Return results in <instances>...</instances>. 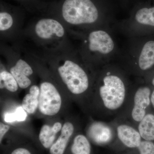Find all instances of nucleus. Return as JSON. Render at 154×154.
<instances>
[{
  "instance_id": "17",
  "label": "nucleus",
  "mask_w": 154,
  "mask_h": 154,
  "mask_svg": "<svg viewBox=\"0 0 154 154\" xmlns=\"http://www.w3.org/2000/svg\"><path fill=\"white\" fill-rule=\"evenodd\" d=\"M72 154H91V146L88 138L85 135L77 134L71 146Z\"/></svg>"
},
{
  "instance_id": "7",
  "label": "nucleus",
  "mask_w": 154,
  "mask_h": 154,
  "mask_svg": "<svg viewBox=\"0 0 154 154\" xmlns=\"http://www.w3.org/2000/svg\"><path fill=\"white\" fill-rule=\"evenodd\" d=\"M153 88L146 84L143 78L135 77L125 107L114 119L128 122L137 128L139 123L152 108L151 95Z\"/></svg>"
},
{
  "instance_id": "15",
  "label": "nucleus",
  "mask_w": 154,
  "mask_h": 154,
  "mask_svg": "<svg viewBox=\"0 0 154 154\" xmlns=\"http://www.w3.org/2000/svg\"><path fill=\"white\" fill-rule=\"evenodd\" d=\"M62 128L61 123L57 122L52 126L44 125L40 129L39 134V140L42 145L45 148H50L54 143L56 135Z\"/></svg>"
},
{
  "instance_id": "13",
  "label": "nucleus",
  "mask_w": 154,
  "mask_h": 154,
  "mask_svg": "<svg viewBox=\"0 0 154 154\" xmlns=\"http://www.w3.org/2000/svg\"><path fill=\"white\" fill-rule=\"evenodd\" d=\"M116 139L127 148L134 149L139 146L143 140L137 128L125 121L113 119Z\"/></svg>"
},
{
  "instance_id": "14",
  "label": "nucleus",
  "mask_w": 154,
  "mask_h": 154,
  "mask_svg": "<svg viewBox=\"0 0 154 154\" xmlns=\"http://www.w3.org/2000/svg\"><path fill=\"white\" fill-rule=\"evenodd\" d=\"M75 126L70 122H66L62 127L57 140L50 148L51 154H63L70 138L73 134Z\"/></svg>"
},
{
  "instance_id": "22",
  "label": "nucleus",
  "mask_w": 154,
  "mask_h": 154,
  "mask_svg": "<svg viewBox=\"0 0 154 154\" xmlns=\"http://www.w3.org/2000/svg\"><path fill=\"white\" fill-rule=\"evenodd\" d=\"M151 71L148 73L146 75L143 77V79L145 82L152 86L154 88V70H152Z\"/></svg>"
},
{
  "instance_id": "12",
  "label": "nucleus",
  "mask_w": 154,
  "mask_h": 154,
  "mask_svg": "<svg viewBox=\"0 0 154 154\" xmlns=\"http://www.w3.org/2000/svg\"><path fill=\"white\" fill-rule=\"evenodd\" d=\"M87 137L98 146H106L116 139V132L113 121L94 120L91 122L86 129Z\"/></svg>"
},
{
  "instance_id": "10",
  "label": "nucleus",
  "mask_w": 154,
  "mask_h": 154,
  "mask_svg": "<svg viewBox=\"0 0 154 154\" xmlns=\"http://www.w3.org/2000/svg\"><path fill=\"white\" fill-rule=\"evenodd\" d=\"M24 17L1 7L0 12L1 42L12 43L17 41L25 24Z\"/></svg>"
},
{
  "instance_id": "5",
  "label": "nucleus",
  "mask_w": 154,
  "mask_h": 154,
  "mask_svg": "<svg viewBox=\"0 0 154 154\" xmlns=\"http://www.w3.org/2000/svg\"><path fill=\"white\" fill-rule=\"evenodd\" d=\"M71 41L67 29L54 16L34 19L25 24L17 43L32 54L58 49Z\"/></svg>"
},
{
  "instance_id": "25",
  "label": "nucleus",
  "mask_w": 154,
  "mask_h": 154,
  "mask_svg": "<svg viewBox=\"0 0 154 154\" xmlns=\"http://www.w3.org/2000/svg\"><path fill=\"white\" fill-rule=\"evenodd\" d=\"M11 154H31L27 149L19 148L14 150Z\"/></svg>"
},
{
  "instance_id": "19",
  "label": "nucleus",
  "mask_w": 154,
  "mask_h": 154,
  "mask_svg": "<svg viewBox=\"0 0 154 154\" xmlns=\"http://www.w3.org/2000/svg\"><path fill=\"white\" fill-rule=\"evenodd\" d=\"M39 96L31 94H27L23 98L22 107L28 113L32 114L38 108Z\"/></svg>"
},
{
  "instance_id": "21",
  "label": "nucleus",
  "mask_w": 154,
  "mask_h": 154,
  "mask_svg": "<svg viewBox=\"0 0 154 154\" xmlns=\"http://www.w3.org/2000/svg\"><path fill=\"white\" fill-rule=\"evenodd\" d=\"M25 110L23 109L22 107H18L15 111L17 121L22 122L25 121L27 118V113Z\"/></svg>"
},
{
  "instance_id": "1",
  "label": "nucleus",
  "mask_w": 154,
  "mask_h": 154,
  "mask_svg": "<svg viewBox=\"0 0 154 154\" xmlns=\"http://www.w3.org/2000/svg\"><path fill=\"white\" fill-rule=\"evenodd\" d=\"M130 76L115 62L107 64L96 72L90 96L94 111L100 118L111 121L121 113L132 88L133 81Z\"/></svg>"
},
{
  "instance_id": "20",
  "label": "nucleus",
  "mask_w": 154,
  "mask_h": 154,
  "mask_svg": "<svg viewBox=\"0 0 154 154\" xmlns=\"http://www.w3.org/2000/svg\"><path fill=\"white\" fill-rule=\"evenodd\" d=\"M136 149L138 154H154V142L143 140Z\"/></svg>"
},
{
  "instance_id": "6",
  "label": "nucleus",
  "mask_w": 154,
  "mask_h": 154,
  "mask_svg": "<svg viewBox=\"0 0 154 154\" xmlns=\"http://www.w3.org/2000/svg\"><path fill=\"white\" fill-rule=\"evenodd\" d=\"M117 60L131 76L143 78L154 68V38L149 36L128 38Z\"/></svg>"
},
{
  "instance_id": "4",
  "label": "nucleus",
  "mask_w": 154,
  "mask_h": 154,
  "mask_svg": "<svg viewBox=\"0 0 154 154\" xmlns=\"http://www.w3.org/2000/svg\"><path fill=\"white\" fill-rule=\"evenodd\" d=\"M69 35L83 62L94 72L118 60L121 50L111 27H100Z\"/></svg>"
},
{
  "instance_id": "16",
  "label": "nucleus",
  "mask_w": 154,
  "mask_h": 154,
  "mask_svg": "<svg viewBox=\"0 0 154 154\" xmlns=\"http://www.w3.org/2000/svg\"><path fill=\"white\" fill-rule=\"evenodd\" d=\"M137 128L143 140L154 141V113L150 110L139 123Z\"/></svg>"
},
{
  "instance_id": "27",
  "label": "nucleus",
  "mask_w": 154,
  "mask_h": 154,
  "mask_svg": "<svg viewBox=\"0 0 154 154\" xmlns=\"http://www.w3.org/2000/svg\"><path fill=\"white\" fill-rule=\"evenodd\" d=\"M121 1H127V0H121Z\"/></svg>"
},
{
  "instance_id": "2",
  "label": "nucleus",
  "mask_w": 154,
  "mask_h": 154,
  "mask_svg": "<svg viewBox=\"0 0 154 154\" xmlns=\"http://www.w3.org/2000/svg\"><path fill=\"white\" fill-rule=\"evenodd\" d=\"M33 55L49 66L72 94L90 96L96 72L83 62L72 40L58 49Z\"/></svg>"
},
{
  "instance_id": "26",
  "label": "nucleus",
  "mask_w": 154,
  "mask_h": 154,
  "mask_svg": "<svg viewBox=\"0 0 154 154\" xmlns=\"http://www.w3.org/2000/svg\"><path fill=\"white\" fill-rule=\"evenodd\" d=\"M151 103L152 109L154 110V88L152 91L151 95Z\"/></svg>"
},
{
  "instance_id": "11",
  "label": "nucleus",
  "mask_w": 154,
  "mask_h": 154,
  "mask_svg": "<svg viewBox=\"0 0 154 154\" xmlns=\"http://www.w3.org/2000/svg\"><path fill=\"white\" fill-rule=\"evenodd\" d=\"M38 109L45 115L52 116L60 110L62 99L55 85L50 81H43L40 84Z\"/></svg>"
},
{
  "instance_id": "23",
  "label": "nucleus",
  "mask_w": 154,
  "mask_h": 154,
  "mask_svg": "<svg viewBox=\"0 0 154 154\" xmlns=\"http://www.w3.org/2000/svg\"><path fill=\"white\" fill-rule=\"evenodd\" d=\"M10 126L1 122L0 123V142H2L4 136L8 131Z\"/></svg>"
},
{
  "instance_id": "8",
  "label": "nucleus",
  "mask_w": 154,
  "mask_h": 154,
  "mask_svg": "<svg viewBox=\"0 0 154 154\" xmlns=\"http://www.w3.org/2000/svg\"><path fill=\"white\" fill-rule=\"evenodd\" d=\"M113 27L127 38L149 36L154 31V6L137 3L128 17L116 22Z\"/></svg>"
},
{
  "instance_id": "18",
  "label": "nucleus",
  "mask_w": 154,
  "mask_h": 154,
  "mask_svg": "<svg viewBox=\"0 0 154 154\" xmlns=\"http://www.w3.org/2000/svg\"><path fill=\"white\" fill-rule=\"evenodd\" d=\"M0 87L1 89L5 88L10 92H17L19 86L14 76L9 71L1 70L0 72Z\"/></svg>"
},
{
  "instance_id": "3",
  "label": "nucleus",
  "mask_w": 154,
  "mask_h": 154,
  "mask_svg": "<svg viewBox=\"0 0 154 154\" xmlns=\"http://www.w3.org/2000/svg\"><path fill=\"white\" fill-rule=\"evenodd\" d=\"M69 34L115 24V11L111 0H64L57 14Z\"/></svg>"
},
{
  "instance_id": "24",
  "label": "nucleus",
  "mask_w": 154,
  "mask_h": 154,
  "mask_svg": "<svg viewBox=\"0 0 154 154\" xmlns=\"http://www.w3.org/2000/svg\"><path fill=\"white\" fill-rule=\"evenodd\" d=\"M5 121L7 122H12L17 121V117L15 112L6 113L5 116Z\"/></svg>"
},
{
  "instance_id": "9",
  "label": "nucleus",
  "mask_w": 154,
  "mask_h": 154,
  "mask_svg": "<svg viewBox=\"0 0 154 154\" xmlns=\"http://www.w3.org/2000/svg\"><path fill=\"white\" fill-rule=\"evenodd\" d=\"M1 56L9 66V72L17 81L21 89H26L32 84L30 77L33 68L27 53L17 43L1 42Z\"/></svg>"
}]
</instances>
